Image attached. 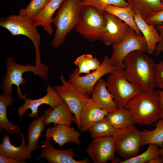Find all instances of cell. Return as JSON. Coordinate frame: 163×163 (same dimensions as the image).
I'll list each match as a JSON object with an SVG mask.
<instances>
[{
    "label": "cell",
    "instance_id": "obj_1",
    "mask_svg": "<svg viewBox=\"0 0 163 163\" xmlns=\"http://www.w3.org/2000/svg\"><path fill=\"white\" fill-rule=\"evenodd\" d=\"M123 63L126 77L131 83L139 85L144 91L157 87V64L147 53L140 50L133 51L125 57Z\"/></svg>",
    "mask_w": 163,
    "mask_h": 163
},
{
    "label": "cell",
    "instance_id": "obj_2",
    "mask_svg": "<svg viewBox=\"0 0 163 163\" xmlns=\"http://www.w3.org/2000/svg\"><path fill=\"white\" fill-rule=\"evenodd\" d=\"M124 107L128 110L136 124L139 126L154 125L160 119L159 94L155 89L143 91Z\"/></svg>",
    "mask_w": 163,
    "mask_h": 163
},
{
    "label": "cell",
    "instance_id": "obj_3",
    "mask_svg": "<svg viewBox=\"0 0 163 163\" xmlns=\"http://www.w3.org/2000/svg\"><path fill=\"white\" fill-rule=\"evenodd\" d=\"M6 74L0 86L3 94L5 95H12V85H15L17 87L18 97L21 100H24L26 98L27 93L23 94L20 88V85L24 84L26 82L23 76L25 72H31L34 75H37L45 80L48 79L49 68L46 65L43 64L39 66L30 64L22 65L17 63L11 57L6 59Z\"/></svg>",
    "mask_w": 163,
    "mask_h": 163
},
{
    "label": "cell",
    "instance_id": "obj_4",
    "mask_svg": "<svg viewBox=\"0 0 163 163\" xmlns=\"http://www.w3.org/2000/svg\"><path fill=\"white\" fill-rule=\"evenodd\" d=\"M81 0H65L57 11L53 23L56 28L51 45L58 48L65 41L69 33L75 28L83 6Z\"/></svg>",
    "mask_w": 163,
    "mask_h": 163
},
{
    "label": "cell",
    "instance_id": "obj_5",
    "mask_svg": "<svg viewBox=\"0 0 163 163\" xmlns=\"http://www.w3.org/2000/svg\"><path fill=\"white\" fill-rule=\"evenodd\" d=\"M0 26L6 29L13 36L22 35L28 38L35 48V65L42 64L40 56L41 37L37 27L31 18L19 14L11 15L0 18Z\"/></svg>",
    "mask_w": 163,
    "mask_h": 163
},
{
    "label": "cell",
    "instance_id": "obj_6",
    "mask_svg": "<svg viewBox=\"0 0 163 163\" xmlns=\"http://www.w3.org/2000/svg\"><path fill=\"white\" fill-rule=\"evenodd\" d=\"M104 12L91 6L83 7L76 31L91 42L101 40L106 24Z\"/></svg>",
    "mask_w": 163,
    "mask_h": 163
},
{
    "label": "cell",
    "instance_id": "obj_7",
    "mask_svg": "<svg viewBox=\"0 0 163 163\" xmlns=\"http://www.w3.org/2000/svg\"><path fill=\"white\" fill-rule=\"evenodd\" d=\"M107 89L112 94L117 107H124L127 103L143 91L138 85L133 84L127 79L124 69L117 68L107 75Z\"/></svg>",
    "mask_w": 163,
    "mask_h": 163
},
{
    "label": "cell",
    "instance_id": "obj_8",
    "mask_svg": "<svg viewBox=\"0 0 163 163\" xmlns=\"http://www.w3.org/2000/svg\"><path fill=\"white\" fill-rule=\"evenodd\" d=\"M112 49L113 53L110 58V63L121 70L124 69L123 63L124 58L131 52L140 50L149 53L147 44L144 36L137 34L130 26L124 39L120 43L112 45Z\"/></svg>",
    "mask_w": 163,
    "mask_h": 163
},
{
    "label": "cell",
    "instance_id": "obj_9",
    "mask_svg": "<svg viewBox=\"0 0 163 163\" xmlns=\"http://www.w3.org/2000/svg\"><path fill=\"white\" fill-rule=\"evenodd\" d=\"M113 137L115 152L124 160L139 153L141 142V131L134 125L116 130Z\"/></svg>",
    "mask_w": 163,
    "mask_h": 163
},
{
    "label": "cell",
    "instance_id": "obj_10",
    "mask_svg": "<svg viewBox=\"0 0 163 163\" xmlns=\"http://www.w3.org/2000/svg\"><path fill=\"white\" fill-rule=\"evenodd\" d=\"M110 58L105 55L99 68L93 72L84 76L78 74V69H75L73 73L69 75L68 82L72 85L81 92L91 95L95 84L104 75L111 73L117 68L111 65Z\"/></svg>",
    "mask_w": 163,
    "mask_h": 163
},
{
    "label": "cell",
    "instance_id": "obj_11",
    "mask_svg": "<svg viewBox=\"0 0 163 163\" xmlns=\"http://www.w3.org/2000/svg\"><path fill=\"white\" fill-rule=\"evenodd\" d=\"M62 84L53 87L58 94L67 104L76 120L78 128L80 127V116L84 106L90 98L89 95L78 90L66 81L64 77H60Z\"/></svg>",
    "mask_w": 163,
    "mask_h": 163
},
{
    "label": "cell",
    "instance_id": "obj_12",
    "mask_svg": "<svg viewBox=\"0 0 163 163\" xmlns=\"http://www.w3.org/2000/svg\"><path fill=\"white\" fill-rule=\"evenodd\" d=\"M115 144L113 136L94 138L86 149L93 163H106L115 158Z\"/></svg>",
    "mask_w": 163,
    "mask_h": 163
},
{
    "label": "cell",
    "instance_id": "obj_13",
    "mask_svg": "<svg viewBox=\"0 0 163 163\" xmlns=\"http://www.w3.org/2000/svg\"><path fill=\"white\" fill-rule=\"evenodd\" d=\"M104 14L106 24L101 40L107 46L121 43L126 37L129 26L110 13L104 11Z\"/></svg>",
    "mask_w": 163,
    "mask_h": 163
},
{
    "label": "cell",
    "instance_id": "obj_14",
    "mask_svg": "<svg viewBox=\"0 0 163 163\" xmlns=\"http://www.w3.org/2000/svg\"><path fill=\"white\" fill-rule=\"evenodd\" d=\"M46 94L41 98L34 100L26 98L25 99L24 104L18 107V117H22L26 111L30 109L31 110V113L28 114V116L30 118H37L39 115L38 109L40 105L48 104L54 109L64 101L53 87L48 85L46 87Z\"/></svg>",
    "mask_w": 163,
    "mask_h": 163
},
{
    "label": "cell",
    "instance_id": "obj_15",
    "mask_svg": "<svg viewBox=\"0 0 163 163\" xmlns=\"http://www.w3.org/2000/svg\"><path fill=\"white\" fill-rule=\"evenodd\" d=\"M50 138L46 139L40 147L42 151L37 159L45 158L49 163H89V160L85 158L78 161L75 159V152L72 148L60 150L54 148L50 144Z\"/></svg>",
    "mask_w": 163,
    "mask_h": 163
},
{
    "label": "cell",
    "instance_id": "obj_16",
    "mask_svg": "<svg viewBox=\"0 0 163 163\" xmlns=\"http://www.w3.org/2000/svg\"><path fill=\"white\" fill-rule=\"evenodd\" d=\"M108 112L106 110L101 108L90 98L81 111L79 129L82 132L88 131L92 126L103 119Z\"/></svg>",
    "mask_w": 163,
    "mask_h": 163
},
{
    "label": "cell",
    "instance_id": "obj_17",
    "mask_svg": "<svg viewBox=\"0 0 163 163\" xmlns=\"http://www.w3.org/2000/svg\"><path fill=\"white\" fill-rule=\"evenodd\" d=\"M45 136L46 139L52 138L60 147L70 142L80 144V134L72 126L64 125H56L46 129Z\"/></svg>",
    "mask_w": 163,
    "mask_h": 163
},
{
    "label": "cell",
    "instance_id": "obj_18",
    "mask_svg": "<svg viewBox=\"0 0 163 163\" xmlns=\"http://www.w3.org/2000/svg\"><path fill=\"white\" fill-rule=\"evenodd\" d=\"M44 113L46 126L53 123V126L64 125L70 126L72 122L76 123L75 116L72 115L69 107L64 101L54 109L51 107L46 108L44 111Z\"/></svg>",
    "mask_w": 163,
    "mask_h": 163
},
{
    "label": "cell",
    "instance_id": "obj_19",
    "mask_svg": "<svg viewBox=\"0 0 163 163\" xmlns=\"http://www.w3.org/2000/svg\"><path fill=\"white\" fill-rule=\"evenodd\" d=\"M21 138V145L16 147L10 142L8 135H5L2 139V143H0V154L10 158L16 161H21L31 159L32 156L28 150L27 145L26 144V140L23 133H20Z\"/></svg>",
    "mask_w": 163,
    "mask_h": 163
},
{
    "label": "cell",
    "instance_id": "obj_20",
    "mask_svg": "<svg viewBox=\"0 0 163 163\" xmlns=\"http://www.w3.org/2000/svg\"><path fill=\"white\" fill-rule=\"evenodd\" d=\"M65 0H50L40 11L31 19L37 27L41 26L49 35L53 32L52 26L53 14Z\"/></svg>",
    "mask_w": 163,
    "mask_h": 163
},
{
    "label": "cell",
    "instance_id": "obj_21",
    "mask_svg": "<svg viewBox=\"0 0 163 163\" xmlns=\"http://www.w3.org/2000/svg\"><path fill=\"white\" fill-rule=\"evenodd\" d=\"M91 99L101 108L111 112L117 107L113 97L108 91L106 82L100 78L94 86L91 94Z\"/></svg>",
    "mask_w": 163,
    "mask_h": 163
},
{
    "label": "cell",
    "instance_id": "obj_22",
    "mask_svg": "<svg viewBox=\"0 0 163 163\" xmlns=\"http://www.w3.org/2000/svg\"><path fill=\"white\" fill-rule=\"evenodd\" d=\"M133 14L136 23L146 41L148 53L152 54L155 50L157 44L160 40L159 33L155 26L146 23L134 11Z\"/></svg>",
    "mask_w": 163,
    "mask_h": 163
},
{
    "label": "cell",
    "instance_id": "obj_23",
    "mask_svg": "<svg viewBox=\"0 0 163 163\" xmlns=\"http://www.w3.org/2000/svg\"><path fill=\"white\" fill-rule=\"evenodd\" d=\"M133 8L145 21L154 14L163 10L162 0H127Z\"/></svg>",
    "mask_w": 163,
    "mask_h": 163
},
{
    "label": "cell",
    "instance_id": "obj_24",
    "mask_svg": "<svg viewBox=\"0 0 163 163\" xmlns=\"http://www.w3.org/2000/svg\"><path fill=\"white\" fill-rule=\"evenodd\" d=\"M103 11L110 13L128 24L138 35L141 31L137 26L133 16L134 10L130 5L125 7H120L107 5L103 8Z\"/></svg>",
    "mask_w": 163,
    "mask_h": 163
},
{
    "label": "cell",
    "instance_id": "obj_25",
    "mask_svg": "<svg viewBox=\"0 0 163 163\" xmlns=\"http://www.w3.org/2000/svg\"><path fill=\"white\" fill-rule=\"evenodd\" d=\"M14 101L12 96L4 94L0 95V128L11 134L21 132L20 126L11 123L7 117V107L13 104Z\"/></svg>",
    "mask_w": 163,
    "mask_h": 163
},
{
    "label": "cell",
    "instance_id": "obj_26",
    "mask_svg": "<svg viewBox=\"0 0 163 163\" xmlns=\"http://www.w3.org/2000/svg\"><path fill=\"white\" fill-rule=\"evenodd\" d=\"M116 129L135 125L136 123L128 110L125 108H117L108 112L105 117Z\"/></svg>",
    "mask_w": 163,
    "mask_h": 163
},
{
    "label": "cell",
    "instance_id": "obj_27",
    "mask_svg": "<svg viewBox=\"0 0 163 163\" xmlns=\"http://www.w3.org/2000/svg\"><path fill=\"white\" fill-rule=\"evenodd\" d=\"M44 120V114L32 120L28 126L27 135V149L30 153L35 150L37 147L39 139L46 126Z\"/></svg>",
    "mask_w": 163,
    "mask_h": 163
},
{
    "label": "cell",
    "instance_id": "obj_28",
    "mask_svg": "<svg viewBox=\"0 0 163 163\" xmlns=\"http://www.w3.org/2000/svg\"><path fill=\"white\" fill-rule=\"evenodd\" d=\"M156 126L153 130L144 129L141 131V147L154 144L160 148L163 145V118H160L154 124Z\"/></svg>",
    "mask_w": 163,
    "mask_h": 163
},
{
    "label": "cell",
    "instance_id": "obj_29",
    "mask_svg": "<svg viewBox=\"0 0 163 163\" xmlns=\"http://www.w3.org/2000/svg\"><path fill=\"white\" fill-rule=\"evenodd\" d=\"M74 63L78 69V74L80 75L90 73L91 71H94L98 69L101 64L97 58L89 54H83L78 56Z\"/></svg>",
    "mask_w": 163,
    "mask_h": 163
},
{
    "label": "cell",
    "instance_id": "obj_30",
    "mask_svg": "<svg viewBox=\"0 0 163 163\" xmlns=\"http://www.w3.org/2000/svg\"><path fill=\"white\" fill-rule=\"evenodd\" d=\"M116 130L104 117L91 127L88 131L90 133V136L94 139L101 137L113 136Z\"/></svg>",
    "mask_w": 163,
    "mask_h": 163
},
{
    "label": "cell",
    "instance_id": "obj_31",
    "mask_svg": "<svg viewBox=\"0 0 163 163\" xmlns=\"http://www.w3.org/2000/svg\"><path fill=\"white\" fill-rule=\"evenodd\" d=\"M147 150L139 155L127 159L120 161V163H146L153 158L160 155L159 146L154 144H149Z\"/></svg>",
    "mask_w": 163,
    "mask_h": 163
},
{
    "label": "cell",
    "instance_id": "obj_32",
    "mask_svg": "<svg viewBox=\"0 0 163 163\" xmlns=\"http://www.w3.org/2000/svg\"><path fill=\"white\" fill-rule=\"evenodd\" d=\"M80 4L83 6L90 5L101 11H104L102 8L107 5L120 7H125L130 5L125 0H81Z\"/></svg>",
    "mask_w": 163,
    "mask_h": 163
},
{
    "label": "cell",
    "instance_id": "obj_33",
    "mask_svg": "<svg viewBox=\"0 0 163 163\" xmlns=\"http://www.w3.org/2000/svg\"><path fill=\"white\" fill-rule=\"evenodd\" d=\"M49 1L31 0L26 8L20 10L18 14L31 18L44 8Z\"/></svg>",
    "mask_w": 163,
    "mask_h": 163
},
{
    "label": "cell",
    "instance_id": "obj_34",
    "mask_svg": "<svg viewBox=\"0 0 163 163\" xmlns=\"http://www.w3.org/2000/svg\"><path fill=\"white\" fill-rule=\"evenodd\" d=\"M155 79L157 87L163 90V60L157 64Z\"/></svg>",
    "mask_w": 163,
    "mask_h": 163
},
{
    "label": "cell",
    "instance_id": "obj_35",
    "mask_svg": "<svg viewBox=\"0 0 163 163\" xmlns=\"http://www.w3.org/2000/svg\"><path fill=\"white\" fill-rule=\"evenodd\" d=\"M145 21L155 26L163 23V10L154 14Z\"/></svg>",
    "mask_w": 163,
    "mask_h": 163
},
{
    "label": "cell",
    "instance_id": "obj_36",
    "mask_svg": "<svg viewBox=\"0 0 163 163\" xmlns=\"http://www.w3.org/2000/svg\"><path fill=\"white\" fill-rule=\"evenodd\" d=\"M155 26L159 33L160 37V40L157 44L155 50L156 55L159 56L163 52V23Z\"/></svg>",
    "mask_w": 163,
    "mask_h": 163
},
{
    "label": "cell",
    "instance_id": "obj_37",
    "mask_svg": "<svg viewBox=\"0 0 163 163\" xmlns=\"http://www.w3.org/2000/svg\"><path fill=\"white\" fill-rule=\"evenodd\" d=\"M0 163H26L25 161H18L0 154Z\"/></svg>",
    "mask_w": 163,
    "mask_h": 163
},
{
    "label": "cell",
    "instance_id": "obj_38",
    "mask_svg": "<svg viewBox=\"0 0 163 163\" xmlns=\"http://www.w3.org/2000/svg\"><path fill=\"white\" fill-rule=\"evenodd\" d=\"M159 94V101L161 110H163V90H158Z\"/></svg>",
    "mask_w": 163,
    "mask_h": 163
},
{
    "label": "cell",
    "instance_id": "obj_39",
    "mask_svg": "<svg viewBox=\"0 0 163 163\" xmlns=\"http://www.w3.org/2000/svg\"><path fill=\"white\" fill-rule=\"evenodd\" d=\"M148 163H162V160L160 155L150 160Z\"/></svg>",
    "mask_w": 163,
    "mask_h": 163
},
{
    "label": "cell",
    "instance_id": "obj_40",
    "mask_svg": "<svg viewBox=\"0 0 163 163\" xmlns=\"http://www.w3.org/2000/svg\"><path fill=\"white\" fill-rule=\"evenodd\" d=\"M120 158L119 157H117L114 158L113 160L111 161V163H120Z\"/></svg>",
    "mask_w": 163,
    "mask_h": 163
},
{
    "label": "cell",
    "instance_id": "obj_41",
    "mask_svg": "<svg viewBox=\"0 0 163 163\" xmlns=\"http://www.w3.org/2000/svg\"><path fill=\"white\" fill-rule=\"evenodd\" d=\"M160 155L162 160V163H163V145L162 147L160 148Z\"/></svg>",
    "mask_w": 163,
    "mask_h": 163
},
{
    "label": "cell",
    "instance_id": "obj_42",
    "mask_svg": "<svg viewBox=\"0 0 163 163\" xmlns=\"http://www.w3.org/2000/svg\"><path fill=\"white\" fill-rule=\"evenodd\" d=\"M160 118H163V110H161L160 113Z\"/></svg>",
    "mask_w": 163,
    "mask_h": 163
},
{
    "label": "cell",
    "instance_id": "obj_43",
    "mask_svg": "<svg viewBox=\"0 0 163 163\" xmlns=\"http://www.w3.org/2000/svg\"><path fill=\"white\" fill-rule=\"evenodd\" d=\"M162 2L163 3V0H162Z\"/></svg>",
    "mask_w": 163,
    "mask_h": 163
},
{
    "label": "cell",
    "instance_id": "obj_44",
    "mask_svg": "<svg viewBox=\"0 0 163 163\" xmlns=\"http://www.w3.org/2000/svg\"></svg>",
    "mask_w": 163,
    "mask_h": 163
}]
</instances>
